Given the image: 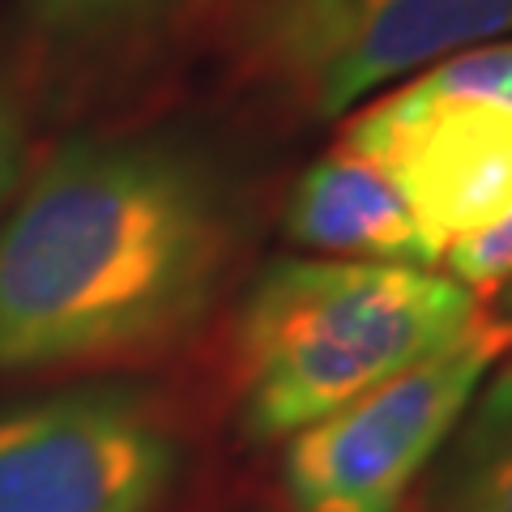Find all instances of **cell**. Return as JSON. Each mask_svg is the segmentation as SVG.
I'll list each match as a JSON object with an SVG mask.
<instances>
[{"mask_svg": "<svg viewBox=\"0 0 512 512\" xmlns=\"http://www.w3.org/2000/svg\"><path fill=\"white\" fill-rule=\"evenodd\" d=\"M333 146L397 188L440 261L461 239L512 218V107L406 77L346 111Z\"/></svg>", "mask_w": 512, "mask_h": 512, "instance_id": "cell-6", "label": "cell"}, {"mask_svg": "<svg viewBox=\"0 0 512 512\" xmlns=\"http://www.w3.org/2000/svg\"><path fill=\"white\" fill-rule=\"evenodd\" d=\"M282 231L325 261L436 269L440 252L397 197V188L363 158L333 146L299 171L282 210Z\"/></svg>", "mask_w": 512, "mask_h": 512, "instance_id": "cell-8", "label": "cell"}, {"mask_svg": "<svg viewBox=\"0 0 512 512\" xmlns=\"http://www.w3.org/2000/svg\"><path fill=\"white\" fill-rule=\"evenodd\" d=\"M227 5H231V0H197V30H201L205 22H210L218 9H227Z\"/></svg>", "mask_w": 512, "mask_h": 512, "instance_id": "cell-13", "label": "cell"}, {"mask_svg": "<svg viewBox=\"0 0 512 512\" xmlns=\"http://www.w3.org/2000/svg\"><path fill=\"white\" fill-rule=\"evenodd\" d=\"M448 278L461 282L474 299L500 295L504 286H512V218H504L500 227H491L483 235H470L444 252Z\"/></svg>", "mask_w": 512, "mask_h": 512, "instance_id": "cell-11", "label": "cell"}, {"mask_svg": "<svg viewBox=\"0 0 512 512\" xmlns=\"http://www.w3.org/2000/svg\"><path fill=\"white\" fill-rule=\"evenodd\" d=\"M419 512H512V359L491 372L436 457Z\"/></svg>", "mask_w": 512, "mask_h": 512, "instance_id": "cell-9", "label": "cell"}, {"mask_svg": "<svg viewBox=\"0 0 512 512\" xmlns=\"http://www.w3.org/2000/svg\"><path fill=\"white\" fill-rule=\"evenodd\" d=\"M184 470L175 410L94 380L0 410V512H158Z\"/></svg>", "mask_w": 512, "mask_h": 512, "instance_id": "cell-5", "label": "cell"}, {"mask_svg": "<svg viewBox=\"0 0 512 512\" xmlns=\"http://www.w3.org/2000/svg\"><path fill=\"white\" fill-rule=\"evenodd\" d=\"M431 90L448 94H474V99L512 107V39H495L470 52H457L448 60L427 64L423 73H414Z\"/></svg>", "mask_w": 512, "mask_h": 512, "instance_id": "cell-10", "label": "cell"}, {"mask_svg": "<svg viewBox=\"0 0 512 512\" xmlns=\"http://www.w3.org/2000/svg\"><path fill=\"white\" fill-rule=\"evenodd\" d=\"M201 30L239 82L329 120L436 60L512 39V0H231Z\"/></svg>", "mask_w": 512, "mask_h": 512, "instance_id": "cell-3", "label": "cell"}, {"mask_svg": "<svg viewBox=\"0 0 512 512\" xmlns=\"http://www.w3.org/2000/svg\"><path fill=\"white\" fill-rule=\"evenodd\" d=\"M495 316L508 320V325H512V286H504V291H500V303H495Z\"/></svg>", "mask_w": 512, "mask_h": 512, "instance_id": "cell-14", "label": "cell"}, {"mask_svg": "<svg viewBox=\"0 0 512 512\" xmlns=\"http://www.w3.org/2000/svg\"><path fill=\"white\" fill-rule=\"evenodd\" d=\"M197 30V0H9L0 77L30 120L116 107Z\"/></svg>", "mask_w": 512, "mask_h": 512, "instance_id": "cell-7", "label": "cell"}, {"mask_svg": "<svg viewBox=\"0 0 512 512\" xmlns=\"http://www.w3.org/2000/svg\"><path fill=\"white\" fill-rule=\"evenodd\" d=\"M508 355L512 325L487 312L457 346L295 431L282 440L278 466L286 508L402 512Z\"/></svg>", "mask_w": 512, "mask_h": 512, "instance_id": "cell-4", "label": "cell"}, {"mask_svg": "<svg viewBox=\"0 0 512 512\" xmlns=\"http://www.w3.org/2000/svg\"><path fill=\"white\" fill-rule=\"evenodd\" d=\"M30 171V111L5 77H0V218L18 197Z\"/></svg>", "mask_w": 512, "mask_h": 512, "instance_id": "cell-12", "label": "cell"}, {"mask_svg": "<svg viewBox=\"0 0 512 512\" xmlns=\"http://www.w3.org/2000/svg\"><path fill=\"white\" fill-rule=\"evenodd\" d=\"M248 235V188L201 137H64L0 218V376L103 372L188 346Z\"/></svg>", "mask_w": 512, "mask_h": 512, "instance_id": "cell-1", "label": "cell"}, {"mask_svg": "<svg viewBox=\"0 0 512 512\" xmlns=\"http://www.w3.org/2000/svg\"><path fill=\"white\" fill-rule=\"evenodd\" d=\"M483 316V303L436 269L325 256L265 265L231 325L239 436L291 440L389 376L457 346Z\"/></svg>", "mask_w": 512, "mask_h": 512, "instance_id": "cell-2", "label": "cell"}]
</instances>
